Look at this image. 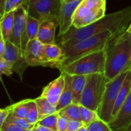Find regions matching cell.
Segmentation results:
<instances>
[{
	"label": "cell",
	"instance_id": "6da1fadb",
	"mask_svg": "<svg viewBox=\"0 0 131 131\" xmlns=\"http://www.w3.org/2000/svg\"><path fill=\"white\" fill-rule=\"evenodd\" d=\"M131 21V6L118 12L105 15L99 20L80 29L71 26L68 31L57 36L58 45L70 46L90 36L110 30L116 33H121L126 30Z\"/></svg>",
	"mask_w": 131,
	"mask_h": 131
},
{
	"label": "cell",
	"instance_id": "7a4b0ae2",
	"mask_svg": "<svg viewBox=\"0 0 131 131\" xmlns=\"http://www.w3.org/2000/svg\"><path fill=\"white\" fill-rule=\"evenodd\" d=\"M104 76L109 82L131 69V42L126 30L117 35L105 49Z\"/></svg>",
	"mask_w": 131,
	"mask_h": 131
},
{
	"label": "cell",
	"instance_id": "3957f363",
	"mask_svg": "<svg viewBox=\"0 0 131 131\" xmlns=\"http://www.w3.org/2000/svg\"><path fill=\"white\" fill-rule=\"evenodd\" d=\"M119 34L120 33H116L107 30L85 39L70 46H60L66 55L64 64L70 62L83 56L101 50H105L111 41Z\"/></svg>",
	"mask_w": 131,
	"mask_h": 131
},
{
	"label": "cell",
	"instance_id": "277c9868",
	"mask_svg": "<svg viewBox=\"0 0 131 131\" xmlns=\"http://www.w3.org/2000/svg\"><path fill=\"white\" fill-rule=\"evenodd\" d=\"M106 52L101 50L83 56L70 62L63 64L59 68L61 73L88 76L94 73H104Z\"/></svg>",
	"mask_w": 131,
	"mask_h": 131
},
{
	"label": "cell",
	"instance_id": "5b68a950",
	"mask_svg": "<svg viewBox=\"0 0 131 131\" xmlns=\"http://www.w3.org/2000/svg\"><path fill=\"white\" fill-rule=\"evenodd\" d=\"M106 83L104 73L88 75L80 104L97 111L103 98Z\"/></svg>",
	"mask_w": 131,
	"mask_h": 131
},
{
	"label": "cell",
	"instance_id": "8992f818",
	"mask_svg": "<svg viewBox=\"0 0 131 131\" xmlns=\"http://www.w3.org/2000/svg\"><path fill=\"white\" fill-rule=\"evenodd\" d=\"M129 70L122 73L113 80L107 82L106 84V88L97 113L100 119L106 123H109L112 119V111L114 104L117 99L119 91Z\"/></svg>",
	"mask_w": 131,
	"mask_h": 131
},
{
	"label": "cell",
	"instance_id": "52a82bcc",
	"mask_svg": "<svg viewBox=\"0 0 131 131\" xmlns=\"http://www.w3.org/2000/svg\"><path fill=\"white\" fill-rule=\"evenodd\" d=\"M24 6L29 16L40 22L59 20L61 0H26Z\"/></svg>",
	"mask_w": 131,
	"mask_h": 131
},
{
	"label": "cell",
	"instance_id": "ba28073f",
	"mask_svg": "<svg viewBox=\"0 0 131 131\" xmlns=\"http://www.w3.org/2000/svg\"><path fill=\"white\" fill-rule=\"evenodd\" d=\"M27 17L28 13L24 6H22L15 10L14 24L8 40L19 48L23 53L28 43L26 35Z\"/></svg>",
	"mask_w": 131,
	"mask_h": 131
},
{
	"label": "cell",
	"instance_id": "9c48e42d",
	"mask_svg": "<svg viewBox=\"0 0 131 131\" xmlns=\"http://www.w3.org/2000/svg\"><path fill=\"white\" fill-rule=\"evenodd\" d=\"M106 15L105 11L98 10L89 6L84 0L80 3L73 16V26L80 29L86 26Z\"/></svg>",
	"mask_w": 131,
	"mask_h": 131
},
{
	"label": "cell",
	"instance_id": "30bf717a",
	"mask_svg": "<svg viewBox=\"0 0 131 131\" xmlns=\"http://www.w3.org/2000/svg\"><path fill=\"white\" fill-rule=\"evenodd\" d=\"M3 59L8 61L12 65L13 73H16L19 76L20 80H23V73L26 69L29 67L23 51L12 42L6 41Z\"/></svg>",
	"mask_w": 131,
	"mask_h": 131
},
{
	"label": "cell",
	"instance_id": "8fae6325",
	"mask_svg": "<svg viewBox=\"0 0 131 131\" xmlns=\"http://www.w3.org/2000/svg\"><path fill=\"white\" fill-rule=\"evenodd\" d=\"M113 131L131 129V90L117 114L108 123Z\"/></svg>",
	"mask_w": 131,
	"mask_h": 131
},
{
	"label": "cell",
	"instance_id": "7c38bea8",
	"mask_svg": "<svg viewBox=\"0 0 131 131\" xmlns=\"http://www.w3.org/2000/svg\"><path fill=\"white\" fill-rule=\"evenodd\" d=\"M26 60L29 67H38L46 63L44 56V44L37 38L29 40L24 51Z\"/></svg>",
	"mask_w": 131,
	"mask_h": 131
},
{
	"label": "cell",
	"instance_id": "4fadbf2b",
	"mask_svg": "<svg viewBox=\"0 0 131 131\" xmlns=\"http://www.w3.org/2000/svg\"><path fill=\"white\" fill-rule=\"evenodd\" d=\"M81 2L82 0H76V1L73 2L65 3L61 0V6L59 19V32L58 36L66 33L73 26V13Z\"/></svg>",
	"mask_w": 131,
	"mask_h": 131
},
{
	"label": "cell",
	"instance_id": "5bb4252c",
	"mask_svg": "<svg viewBox=\"0 0 131 131\" xmlns=\"http://www.w3.org/2000/svg\"><path fill=\"white\" fill-rule=\"evenodd\" d=\"M44 56L46 61L44 67L59 70L66 60V55L63 49L56 43L44 45Z\"/></svg>",
	"mask_w": 131,
	"mask_h": 131
},
{
	"label": "cell",
	"instance_id": "9a60e30c",
	"mask_svg": "<svg viewBox=\"0 0 131 131\" xmlns=\"http://www.w3.org/2000/svg\"><path fill=\"white\" fill-rule=\"evenodd\" d=\"M65 86V77L61 73L59 77L50 82L43 89L40 96L46 98L52 105L56 106Z\"/></svg>",
	"mask_w": 131,
	"mask_h": 131
},
{
	"label": "cell",
	"instance_id": "2e32d148",
	"mask_svg": "<svg viewBox=\"0 0 131 131\" xmlns=\"http://www.w3.org/2000/svg\"><path fill=\"white\" fill-rule=\"evenodd\" d=\"M59 26V20H45L41 22L37 39L44 45L56 43V32Z\"/></svg>",
	"mask_w": 131,
	"mask_h": 131
},
{
	"label": "cell",
	"instance_id": "e0dca14e",
	"mask_svg": "<svg viewBox=\"0 0 131 131\" xmlns=\"http://www.w3.org/2000/svg\"><path fill=\"white\" fill-rule=\"evenodd\" d=\"M130 90H131V69L128 71V73L125 77V80L122 84V86L119 91L117 99L116 100V103L114 104V106H113V109L112 111V119L119 111L124 101L126 100V97L128 96V95L130 92Z\"/></svg>",
	"mask_w": 131,
	"mask_h": 131
},
{
	"label": "cell",
	"instance_id": "ac0fdd59",
	"mask_svg": "<svg viewBox=\"0 0 131 131\" xmlns=\"http://www.w3.org/2000/svg\"><path fill=\"white\" fill-rule=\"evenodd\" d=\"M65 77V86L60 96L58 104L56 105V111L59 112L66 106L73 103V90H72V76L63 73Z\"/></svg>",
	"mask_w": 131,
	"mask_h": 131
},
{
	"label": "cell",
	"instance_id": "d6986e66",
	"mask_svg": "<svg viewBox=\"0 0 131 131\" xmlns=\"http://www.w3.org/2000/svg\"><path fill=\"white\" fill-rule=\"evenodd\" d=\"M87 76L73 75L72 76V90H73V103L80 104L83 92L86 83Z\"/></svg>",
	"mask_w": 131,
	"mask_h": 131
},
{
	"label": "cell",
	"instance_id": "ffe728a7",
	"mask_svg": "<svg viewBox=\"0 0 131 131\" xmlns=\"http://www.w3.org/2000/svg\"><path fill=\"white\" fill-rule=\"evenodd\" d=\"M37 109H38V113H39V119H41L42 118H44L47 116H49L51 114L57 113L56 108L54 105H52L46 98L40 96L35 99Z\"/></svg>",
	"mask_w": 131,
	"mask_h": 131
},
{
	"label": "cell",
	"instance_id": "44dd1931",
	"mask_svg": "<svg viewBox=\"0 0 131 131\" xmlns=\"http://www.w3.org/2000/svg\"><path fill=\"white\" fill-rule=\"evenodd\" d=\"M14 18L15 11H12L4 14V16L0 20V30H1L2 34L6 41L9 40V36L11 34L14 24Z\"/></svg>",
	"mask_w": 131,
	"mask_h": 131
},
{
	"label": "cell",
	"instance_id": "7402d4cb",
	"mask_svg": "<svg viewBox=\"0 0 131 131\" xmlns=\"http://www.w3.org/2000/svg\"><path fill=\"white\" fill-rule=\"evenodd\" d=\"M41 22L28 15L26 27V35L28 42L37 38V34Z\"/></svg>",
	"mask_w": 131,
	"mask_h": 131
},
{
	"label": "cell",
	"instance_id": "603a6c76",
	"mask_svg": "<svg viewBox=\"0 0 131 131\" xmlns=\"http://www.w3.org/2000/svg\"><path fill=\"white\" fill-rule=\"evenodd\" d=\"M80 114L81 121H83L85 125H88L90 123L100 119V117L97 111L89 109L80 104Z\"/></svg>",
	"mask_w": 131,
	"mask_h": 131
},
{
	"label": "cell",
	"instance_id": "cb8c5ba5",
	"mask_svg": "<svg viewBox=\"0 0 131 131\" xmlns=\"http://www.w3.org/2000/svg\"><path fill=\"white\" fill-rule=\"evenodd\" d=\"M59 115L69 118L70 119L81 120L80 114V104L72 103L58 112Z\"/></svg>",
	"mask_w": 131,
	"mask_h": 131
},
{
	"label": "cell",
	"instance_id": "d4e9b609",
	"mask_svg": "<svg viewBox=\"0 0 131 131\" xmlns=\"http://www.w3.org/2000/svg\"><path fill=\"white\" fill-rule=\"evenodd\" d=\"M29 99L21 100L18 103L12 104L11 114L19 118H26L28 113V103Z\"/></svg>",
	"mask_w": 131,
	"mask_h": 131
},
{
	"label": "cell",
	"instance_id": "484cf974",
	"mask_svg": "<svg viewBox=\"0 0 131 131\" xmlns=\"http://www.w3.org/2000/svg\"><path fill=\"white\" fill-rule=\"evenodd\" d=\"M26 119L29 123H31L33 126H35L38 122L39 113L35 99H29L28 103V113Z\"/></svg>",
	"mask_w": 131,
	"mask_h": 131
},
{
	"label": "cell",
	"instance_id": "4316f807",
	"mask_svg": "<svg viewBox=\"0 0 131 131\" xmlns=\"http://www.w3.org/2000/svg\"><path fill=\"white\" fill-rule=\"evenodd\" d=\"M59 117V113H56L53 114H51L49 116H47L44 118H42L41 119L38 120L36 124H39L44 126H46L48 128H50L55 131H57V120Z\"/></svg>",
	"mask_w": 131,
	"mask_h": 131
},
{
	"label": "cell",
	"instance_id": "83f0119b",
	"mask_svg": "<svg viewBox=\"0 0 131 131\" xmlns=\"http://www.w3.org/2000/svg\"><path fill=\"white\" fill-rule=\"evenodd\" d=\"M6 121L9 122V123H13L16 126H19L20 128H23L24 129H31V128L34 127V126L32 125L31 123H29L26 118H19V117L13 116L11 113L8 116Z\"/></svg>",
	"mask_w": 131,
	"mask_h": 131
},
{
	"label": "cell",
	"instance_id": "f1b7e54d",
	"mask_svg": "<svg viewBox=\"0 0 131 131\" xmlns=\"http://www.w3.org/2000/svg\"><path fill=\"white\" fill-rule=\"evenodd\" d=\"M89 131H113L108 123L101 119L86 125Z\"/></svg>",
	"mask_w": 131,
	"mask_h": 131
},
{
	"label": "cell",
	"instance_id": "f546056e",
	"mask_svg": "<svg viewBox=\"0 0 131 131\" xmlns=\"http://www.w3.org/2000/svg\"><path fill=\"white\" fill-rule=\"evenodd\" d=\"M26 1V0H6L4 14L12 11H15L19 7L25 6Z\"/></svg>",
	"mask_w": 131,
	"mask_h": 131
},
{
	"label": "cell",
	"instance_id": "4dcf8cb0",
	"mask_svg": "<svg viewBox=\"0 0 131 131\" xmlns=\"http://www.w3.org/2000/svg\"><path fill=\"white\" fill-rule=\"evenodd\" d=\"M13 73L12 65L5 59L0 60V81L2 82V77L6 75L7 77H10Z\"/></svg>",
	"mask_w": 131,
	"mask_h": 131
},
{
	"label": "cell",
	"instance_id": "1f68e13d",
	"mask_svg": "<svg viewBox=\"0 0 131 131\" xmlns=\"http://www.w3.org/2000/svg\"><path fill=\"white\" fill-rule=\"evenodd\" d=\"M86 126L84 123L81 120L77 119H70L67 129L66 131H77L83 126Z\"/></svg>",
	"mask_w": 131,
	"mask_h": 131
},
{
	"label": "cell",
	"instance_id": "d6a6232c",
	"mask_svg": "<svg viewBox=\"0 0 131 131\" xmlns=\"http://www.w3.org/2000/svg\"><path fill=\"white\" fill-rule=\"evenodd\" d=\"M70 119L59 114L57 120V131H66L68 126Z\"/></svg>",
	"mask_w": 131,
	"mask_h": 131
},
{
	"label": "cell",
	"instance_id": "836d02e7",
	"mask_svg": "<svg viewBox=\"0 0 131 131\" xmlns=\"http://www.w3.org/2000/svg\"><path fill=\"white\" fill-rule=\"evenodd\" d=\"M11 111H12V105L4 109H0V131H1L2 126L4 124L5 121L6 120L8 116L11 113Z\"/></svg>",
	"mask_w": 131,
	"mask_h": 131
},
{
	"label": "cell",
	"instance_id": "e575fe53",
	"mask_svg": "<svg viewBox=\"0 0 131 131\" xmlns=\"http://www.w3.org/2000/svg\"><path fill=\"white\" fill-rule=\"evenodd\" d=\"M24 130H25L24 129L20 128L16 126L15 124L9 123L7 121H5L1 129V131H24Z\"/></svg>",
	"mask_w": 131,
	"mask_h": 131
},
{
	"label": "cell",
	"instance_id": "d590c367",
	"mask_svg": "<svg viewBox=\"0 0 131 131\" xmlns=\"http://www.w3.org/2000/svg\"><path fill=\"white\" fill-rule=\"evenodd\" d=\"M6 41L5 40L4 37L2 34V32L0 30V60L3 59V56L4 50L6 48Z\"/></svg>",
	"mask_w": 131,
	"mask_h": 131
},
{
	"label": "cell",
	"instance_id": "8d00e7d4",
	"mask_svg": "<svg viewBox=\"0 0 131 131\" xmlns=\"http://www.w3.org/2000/svg\"><path fill=\"white\" fill-rule=\"evenodd\" d=\"M34 130L35 131H55L50 128H48L46 126H42V125H39V124H36L33 127Z\"/></svg>",
	"mask_w": 131,
	"mask_h": 131
},
{
	"label": "cell",
	"instance_id": "74e56055",
	"mask_svg": "<svg viewBox=\"0 0 131 131\" xmlns=\"http://www.w3.org/2000/svg\"><path fill=\"white\" fill-rule=\"evenodd\" d=\"M5 2H6V0H0V19H2V17L4 16Z\"/></svg>",
	"mask_w": 131,
	"mask_h": 131
},
{
	"label": "cell",
	"instance_id": "f35d334b",
	"mask_svg": "<svg viewBox=\"0 0 131 131\" xmlns=\"http://www.w3.org/2000/svg\"><path fill=\"white\" fill-rule=\"evenodd\" d=\"M77 131H89V130H88L86 126H83L82 128H80V129L79 130H77Z\"/></svg>",
	"mask_w": 131,
	"mask_h": 131
},
{
	"label": "cell",
	"instance_id": "ab89813d",
	"mask_svg": "<svg viewBox=\"0 0 131 131\" xmlns=\"http://www.w3.org/2000/svg\"><path fill=\"white\" fill-rule=\"evenodd\" d=\"M126 31H127V32L131 31V21H130V23H129V26H128L127 29H126Z\"/></svg>",
	"mask_w": 131,
	"mask_h": 131
},
{
	"label": "cell",
	"instance_id": "60d3db41",
	"mask_svg": "<svg viewBox=\"0 0 131 131\" xmlns=\"http://www.w3.org/2000/svg\"><path fill=\"white\" fill-rule=\"evenodd\" d=\"M126 32H127L128 36H129V40H130V42H131V31H129V32H127V31H126Z\"/></svg>",
	"mask_w": 131,
	"mask_h": 131
},
{
	"label": "cell",
	"instance_id": "b9f144b4",
	"mask_svg": "<svg viewBox=\"0 0 131 131\" xmlns=\"http://www.w3.org/2000/svg\"><path fill=\"white\" fill-rule=\"evenodd\" d=\"M62 2H65V3H70V2H73V1H76V0H62Z\"/></svg>",
	"mask_w": 131,
	"mask_h": 131
},
{
	"label": "cell",
	"instance_id": "7bdbcfd3",
	"mask_svg": "<svg viewBox=\"0 0 131 131\" xmlns=\"http://www.w3.org/2000/svg\"><path fill=\"white\" fill-rule=\"evenodd\" d=\"M24 131H35L33 128H31V129H25Z\"/></svg>",
	"mask_w": 131,
	"mask_h": 131
},
{
	"label": "cell",
	"instance_id": "ee69618b",
	"mask_svg": "<svg viewBox=\"0 0 131 131\" xmlns=\"http://www.w3.org/2000/svg\"><path fill=\"white\" fill-rule=\"evenodd\" d=\"M129 131H131V129H130V130H129Z\"/></svg>",
	"mask_w": 131,
	"mask_h": 131
},
{
	"label": "cell",
	"instance_id": "f6af8a7d",
	"mask_svg": "<svg viewBox=\"0 0 131 131\" xmlns=\"http://www.w3.org/2000/svg\"><path fill=\"white\" fill-rule=\"evenodd\" d=\"M0 20H1V19H0Z\"/></svg>",
	"mask_w": 131,
	"mask_h": 131
},
{
	"label": "cell",
	"instance_id": "bcb514c9",
	"mask_svg": "<svg viewBox=\"0 0 131 131\" xmlns=\"http://www.w3.org/2000/svg\"><path fill=\"white\" fill-rule=\"evenodd\" d=\"M0 109H1V108H0Z\"/></svg>",
	"mask_w": 131,
	"mask_h": 131
}]
</instances>
